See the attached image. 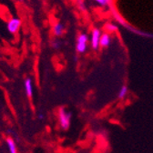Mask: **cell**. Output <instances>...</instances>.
Wrapping results in <instances>:
<instances>
[{"label":"cell","mask_w":153,"mask_h":153,"mask_svg":"<svg viewBox=\"0 0 153 153\" xmlns=\"http://www.w3.org/2000/svg\"><path fill=\"white\" fill-rule=\"evenodd\" d=\"M107 29H108L109 31H110V32H114L118 29V27L114 24H109L108 26H107Z\"/></svg>","instance_id":"cell-11"},{"label":"cell","mask_w":153,"mask_h":153,"mask_svg":"<svg viewBox=\"0 0 153 153\" xmlns=\"http://www.w3.org/2000/svg\"><path fill=\"white\" fill-rule=\"evenodd\" d=\"M80 8H81L82 10H85V9H86V8H85V6L83 5V3H81V4H80Z\"/></svg>","instance_id":"cell-14"},{"label":"cell","mask_w":153,"mask_h":153,"mask_svg":"<svg viewBox=\"0 0 153 153\" xmlns=\"http://www.w3.org/2000/svg\"><path fill=\"white\" fill-rule=\"evenodd\" d=\"M64 31V25L61 23H57L53 27V33L57 37H60Z\"/></svg>","instance_id":"cell-7"},{"label":"cell","mask_w":153,"mask_h":153,"mask_svg":"<svg viewBox=\"0 0 153 153\" xmlns=\"http://www.w3.org/2000/svg\"><path fill=\"white\" fill-rule=\"evenodd\" d=\"M100 37H101L100 30L98 28L93 29L92 34H91V47H92V49L95 50H97L99 47Z\"/></svg>","instance_id":"cell-3"},{"label":"cell","mask_w":153,"mask_h":153,"mask_svg":"<svg viewBox=\"0 0 153 153\" xmlns=\"http://www.w3.org/2000/svg\"><path fill=\"white\" fill-rule=\"evenodd\" d=\"M21 26V20L19 18H12L7 23V30L11 34H15L18 31V29Z\"/></svg>","instance_id":"cell-4"},{"label":"cell","mask_w":153,"mask_h":153,"mask_svg":"<svg viewBox=\"0 0 153 153\" xmlns=\"http://www.w3.org/2000/svg\"><path fill=\"white\" fill-rule=\"evenodd\" d=\"M88 35L85 33L80 34L78 38V40H76V51L79 53H84L88 49Z\"/></svg>","instance_id":"cell-2"},{"label":"cell","mask_w":153,"mask_h":153,"mask_svg":"<svg viewBox=\"0 0 153 153\" xmlns=\"http://www.w3.org/2000/svg\"><path fill=\"white\" fill-rule=\"evenodd\" d=\"M58 118H59V123H60L61 128L65 130L68 129L69 125H70L71 114L69 112L66 111L64 109H61L58 113Z\"/></svg>","instance_id":"cell-1"},{"label":"cell","mask_w":153,"mask_h":153,"mask_svg":"<svg viewBox=\"0 0 153 153\" xmlns=\"http://www.w3.org/2000/svg\"><path fill=\"white\" fill-rule=\"evenodd\" d=\"M19 1H23V0H19Z\"/></svg>","instance_id":"cell-15"},{"label":"cell","mask_w":153,"mask_h":153,"mask_svg":"<svg viewBox=\"0 0 153 153\" xmlns=\"http://www.w3.org/2000/svg\"><path fill=\"white\" fill-rule=\"evenodd\" d=\"M111 43V38L109 34H103L100 37V40H99V47L102 48H107L109 47Z\"/></svg>","instance_id":"cell-5"},{"label":"cell","mask_w":153,"mask_h":153,"mask_svg":"<svg viewBox=\"0 0 153 153\" xmlns=\"http://www.w3.org/2000/svg\"><path fill=\"white\" fill-rule=\"evenodd\" d=\"M43 118H44V115H43L42 113H40V114L38 115V118H39V119H43Z\"/></svg>","instance_id":"cell-13"},{"label":"cell","mask_w":153,"mask_h":153,"mask_svg":"<svg viewBox=\"0 0 153 153\" xmlns=\"http://www.w3.org/2000/svg\"><path fill=\"white\" fill-rule=\"evenodd\" d=\"M25 88H26V95L29 98L32 97V94H33V86H32L31 79H26V81H25Z\"/></svg>","instance_id":"cell-6"},{"label":"cell","mask_w":153,"mask_h":153,"mask_svg":"<svg viewBox=\"0 0 153 153\" xmlns=\"http://www.w3.org/2000/svg\"><path fill=\"white\" fill-rule=\"evenodd\" d=\"M7 143L8 149H9L10 153H17L16 144H15V141L11 139V138H7Z\"/></svg>","instance_id":"cell-8"},{"label":"cell","mask_w":153,"mask_h":153,"mask_svg":"<svg viewBox=\"0 0 153 153\" xmlns=\"http://www.w3.org/2000/svg\"><path fill=\"white\" fill-rule=\"evenodd\" d=\"M127 93H128V88L126 86H123L120 88L119 92H118V99H124L126 97Z\"/></svg>","instance_id":"cell-9"},{"label":"cell","mask_w":153,"mask_h":153,"mask_svg":"<svg viewBox=\"0 0 153 153\" xmlns=\"http://www.w3.org/2000/svg\"><path fill=\"white\" fill-rule=\"evenodd\" d=\"M96 3H98L101 7H106L109 6L111 3V0H94Z\"/></svg>","instance_id":"cell-10"},{"label":"cell","mask_w":153,"mask_h":153,"mask_svg":"<svg viewBox=\"0 0 153 153\" xmlns=\"http://www.w3.org/2000/svg\"><path fill=\"white\" fill-rule=\"evenodd\" d=\"M52 48L54 49H58L59 48H60V43H59V41H54L53 43H52Z\"/></svg>","instance_id":"cell-12"}]
</instances>
